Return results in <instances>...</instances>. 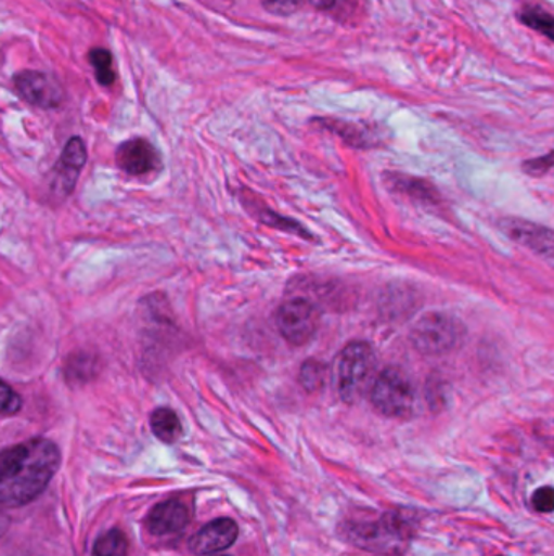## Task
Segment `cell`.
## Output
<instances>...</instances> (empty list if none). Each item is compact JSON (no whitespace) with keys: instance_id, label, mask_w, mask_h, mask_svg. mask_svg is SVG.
Returning a JSON list of instances; mask_svg holds the SVG:
<instances>
[{"instance_id":"6da1fadb","label":"cell","mask_w":554,"mask_h":556,"mask_svg":"<svg viewBox=\"0 0 554 556\" xmlns=\"http://www.w3.org/2000/svg\"><path fill=\"white\" fill-rule=\"evenodd\" d=\"M61 465V451L46 438H33L0 451V504L22 507L48 488Z\"/></svg>"},{"instance_id":"7a4b0ae2","label":"cell","mask_w":554,"mask_h":556,"mask_svg":"<svg viewBox=\"0 0 554 556\" xmlns=\"http://www.w3.org/2000/svg\"><path fill=\"white\" fill-rule=\"evenodd\" d=\"M464 325L446 312H426L412 327L410 340L420 353L439 357L461 345Z\"/></svg>"},{"instance_id":"3957f363","label":"cell","mask_w":554,"mask_h":556,"mask_svg":"<svg viewBox=\"0 0 554 556\" xmlns=\"http://www.w3.org/2000/svg\"><path fill=\"white\" fill-rule=\"evenodd\" d=\"M374 351L366 341H351L338 358V392L345 402H357L373 380Z\"/></svg>"},{"instance_id":"277c9868","label":"cell","mask_w":554,"mask_h":556,"mask_svg":"<svg viewBox=\"0 0 554 556\" xmlns=\"http://www.w3.org/2000/svg\"><path fill=\"white\" fill-rule=\"evenodd\" d=\"M371 402L381 415L407 418L415 409L412 383L399 367H387L371 384Z\"/></svg>"},{"instance_id":"5b68a950","label":"cell","mask_w":554,"mask_h":556,"mask_svg":"<svg viewBox=\"0 0 554 556\" xmlns=\"http://www.w3.org/2000/svg\"><path fill=\"white\" fill-rule=\"evenodd\" d=\"M319 319L318 308L301 296L283 302L276 312L280 334L293 345L308 344L318 332Z\"/></svg>"},{"instance_id":"8992f818","label":"cell","mask_w":554,"mask_h":556,"mask_svg":"<svg viewBox=\"0 0 554 556\" xmlns=\"http://www.w3.org/2000/svg\"><path fill=\"white\" fill-rule=\"evenodd\" d=\"M15 87L23 100L33 106L52 109L64 101V91L51 75L42 72L25 70L15 77Z\"/></svg>"},{"instance_id":"52a82bcc","label":"cell","mask_w":554,"mask_h":556,"mask_svg":"<svg viewBox=\"0 0 554 556\" xmlns=\"http://www.w3.org/2000/svg\"><path fill=\"white\" fill-rule=\"evenodd\" d=\"M116 161L127 174L142 176L158 171L162 168V156L158 150L145 139H132L119 145Z\"/></svg>"},{"instance_id":"ba28073f","label":"cell","mask_w":554,"mask_h":556,"mask_svg":"<svg viewBox=\"0 0 554 556\" xmlns=\"http://www.w3.org/2000/svg\"><path fill=\"white\" fill-rule=\"evenodd\" d=\"M87 163V146L80 137H72L59 158L57 166H55L54 182H52V191L55 194L65 197L70 195L77 184L78 176Z\"/></svg>"},{"instance_id":"9c48e42d","label":"cell","mask_w":554,"mask_h":556,"mask_svg":"<svg viewBox=\"0 0 554 556\" xmlns=\"http://www.w3.org/2000/svg\"><path fill=\"white\" fill-rule=\"evenodd\" d=\"M237 533H240V529L233 519H228V517L215 519L202 527L189 540V549L198 556L211 555V553L221 552V549L233 545L236 542Z\"/></svg>"},{"instance_id":"30bf717a","label":"cell","mask_w":554,"mask_h":556,"mask_svg":"<svg viewBox=\"0 0 554 556\" xmlns=\"http://www.w3.org/2000/svg\"><path fill=\"white\" fill-rule=\"evenodd\" d=\"M189 520H191L189 507L181 500H168L156 504L150 510L145 526L152 535L163 536L181 532L188 527Z\"/></svg>"},{"instance_id":"8fae6325","label":"cell","mask_w":554,"mask_h":556,"mask_svg":"<svg viewBox=\"0 0 554 556\" xmlns=\"http://www.w3.org/2000/svg\"><path fill=\"white\" fill-rule=\"evenodd\" d=\"M501 228L506 231L511 240L552 260L554 246L553 231L550 228L519 220V218H507L501 221Z\"/></svg>"},{"instance_id":"7c38bea8","label":"cell","mask_w":554,"mask_h":556,"mask_svg":"<svg viewBox=\"0 0 554 556\" xmlns=\"http://www.w3.org/2000/svg\"><path fill=\"white\" fill-rule=\"evenodd\" d=\"M150 426H152L153 435L166 444H172L182 436L181 419L176 415L175 410L168 409V406L153 410L152 416H150Z\"/></svg>"},{"instance_id":"4fadbf2b","label":"cell","mask_w":554,"mask_h":556,"mask_svg":"<svg viewBox=\"0 0 554 556\" xmlns=\"http://www.w3.org/2000/svg\"><path fill=\"white\" fill-rule=\"evenodd\" d=\"M129 540L119 529H111L98 536L93 545L94 556H127Z\"/></svg>"},{"instance_id":"5bb4252c","label":"cell","mask_w":554,"mask_h":556,"mask_svg":"<svg viewBox=\"0 0 554 556\" xmlns=\"http://www.w3.org/2000/svg\"><path fill=\"white\" fill-rule=\"evenodd\" d=\"M94 370H96V358L80 351L78 354L68 357L67 364H65V377L70 383L83 384L93 377Z\"/></svg>"},{"instance_id":"9a60e30c","label":"cell","mask_w":554,"mask_h":556,"mask_svg":"<svg viewBox=\"0 0 554 556\" xmlns=\"http://www.w3.org/2000/svg\"><path fill=\"white\" fill-rule=\"evenodd\" d=\"M91 65L94 74L101 85H113L116 80V70H114L113 55L106 49H93L90 54Z\"/></svg>"},{"instance_id":"2e32d148","label":"cell","mask_w":554,"mask_h":556,"mask_svg":"<svg viewBox=\"0 0 554 556\" xmlns=\"http://www.w3.org/2000/svg\"><path fill=\"white\" fill-rule=\"evenodd\" d=\"M325 376H327V370L324 364L318 360H309L302 364L301 367V384L309 392L322 389L325 384Z\"/></svg>"},{"instance_id":"e0dca14e","label":"cell","mask_w":554,"mask_h":556,"mask_svg":"<svg viewBox=\"0 0 554 556\" xmlns=\"http://www.w3.org/2000/svg\"><path fill=\"white\" fill-rule=\"evenodd\" d=\"M524 23L553 38V16L540 7H529L523 13Z\"/></svg>"},{"instance_id":"ac0fdd59","label":"cell","mask_w":554,"mask_h":556,"mask_svg":"<svg viewBox=\"0 0 554 556\" xmlns=\"http://www.w3.org/2000/svg\"><path fill=\"white\" fill-rule=\"evenodd\" d=\"M22 409V397L0 379V415H15Z\"/></svg>"},{"instance_id":"d6986e66","label":"cell","mask_w":554,"mask_h":556,"mask_svg":"<svg viewBox=\"0 0 554 556\" xmlns=\"http://www.w3.org/2000/svg\"><path fill=\"white\" fill-rule=\"evenodd\" d=\"M301 3L302 0H262V5L273 15H292Z\"/></svg>"},{"instance_id":"ffe728a7","label":"cell","mask_w":554,"mask_h":556,"mask_svg":"<svg viewBox=\"0 0 554 556\" xmlns=\"http://www.w3.org/2000/svg\"><path fill=\"white\" fill-rule=\"evenodd\" d=\"M532 504L540 513H552L554 507V493L552 487L539 488L533 493Z\"/></svg>"},{"instance_id":"44dd1931","label":"cell","mask_w":554,"mask_h":556,"mask_svg":"<svg viewBox=\"0 0 554 556\" xmlns=\"http://www.w3.org/2000/svg\"><path fill=\"white\" fill-rule=\"evenodd\" d=\"M550 168H552V155H546L545 158L532 159V161H527L524 165V169L532 176H543L550 171Z\"/></svg>"},{"instance_id":"7402d4cb","label":"cell","mask_w":554,"mask_h":556,"mask_svg":"<svg viewBox=\"0 0 554 556\" xmlns=\"http://www.w3.org/2000/svg\"><path fill=\"white\" fill-rule=\"evenodd\" d=\"M312 3H314L315 7H322V9H325V7L331 5L334 0H311Z\"/></svg>"}]
</instances>
